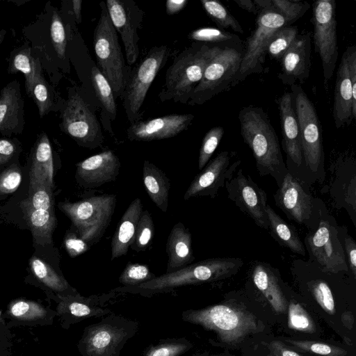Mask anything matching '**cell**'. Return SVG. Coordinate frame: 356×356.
I'll return each mask as SVG.
<instances>
[{"instance_id": "cell-26", "label": "cell", "mask_w": 356, "mask_h": 356, "mask_svg": "<svg viewBox=\"0 0 356 356\" xmlns=\"http://www.w3.org/2000/svg\"><path fill=\"white\" fill-rule=\"evenodd\" d=\"M58 312L72 322H79L86 318L104 316L111 311L104 307V304L108 296H91L83 297L79 293L72 296H60Z\"/></svg>"}, {"instance_id": "cell-52", "label": "cell", "mask_w": 356, "mask_h": 356, "mask_svg": "<svg viewBox=\"0 0 356 356\" xmlns=\"http://www.w3.org/2000/svg\"><path fill=\"white\" fill-rule=\"evenodd\" d=\"M268 349V354L266 356H302L296 351L288 348L280 341H271L266 343Z\"/></svg>"}, {"instance_id": "cell-15", "label": "cell", "mask_w": 356, "mask_h": 356, "mask_svg": "<svg viewBox=\"0 0 356 356\" xmlns=\"http://www.w3.org/2000/svg\"><path fill=\"white\" fill-rule=\"evenodd\" d=\"M228 197L249 217L255 224L268 229V221L266 213L267 205L266 193L261 188L250 175L239 169L225 182Z\"/></svg>"}, {"instance_id": "cell-4", "label": "cell", "mask_w": 356, "mask_h": 356, "mask_svg": "<svg viewBox=\"0 0 356 356\" xmlns=\"http://www.w3.org/2000/svg\"><path fill=\"white\" fill-rule=\"evenodd\" d=\"M183 321L216 333L228 345L240 343L250 334L262 332L264 323L248 310L230 303L217 304L182 312Z\"/></svg>"}, {"instance_id": "cell-38", "label": "cell", "mask_w": 356, "mask_h": 356, "mask_svg": "<svg viewBox=\"0 0 356 356\" xmlns=\"http://www.w3.org/2000/svg\"><path fill=\"white\" fill-rule=\"evenodd\" d=\"M298 35L296 26H285L278 29L271 38L266 54L271 58L280 60Z\"/></svg>"}, {"instance_id": "cell-56", "label": "cell", "mask_w": 356, "mask_h": 356, "mask_svg": "<svg viewBox=\"0 0 356 356\" xmlns=\"http://www.w3.org/2000/svg\"><path fill=\"white\" fill-rule=\"evenodd\" d=\"M188 0H168L165 2V11L168 15L179 13L188 4Z\"/></svg>"}, {"instance_id": "cell-28", "label": "cell", "mask_w": 356, "mask_h": 356, "mask_svg": "<svg viewBox=\"0 0 356 356\" xmlns=\"http://www.w3.org/2000/svg\"><path fill=\"white\" fill-rule=\"evenodd\" d=\"M139 197L129 205L120 220L111 241V260L125 255L133 243L137 225L143 212Z\"/></svg>"}, {"instance_id": "cell-43", "label": "cell", "mask_w": 356, "mask_h": 356, "mask_svg": "<svg viewBox=\"0 0 356 356\" xmlns=\"http://www.w3.org/2000/svg\"><path fill=\"white\" fill-rule=\"evenodd\" d=\"M286 342L300 351L321 356H346V350L334 345L313 341L287 339Z\"/></svg>"}, {"instance_id": "cell-21", "label": "cell", "mask_w": 356, "mask_h": 356, "mask_svg": "<svg viewBox=\"0 0 356 356\" xmlns=\"http://www.w3.org/2000/svg\"><path fill=\"white\" fill-rule=\"evenodd\" d=\"M29 200L23 202L29 224L35 237L49 240L56 227L51 188L38 185L31 188Z\"/></svg>"}, {"instance_id": "cell-46", "label": "cell", "mask_w": 356, "mask_h": 356, "mask_svg": "<svg viewBox=\"0 0 356 356\" xmlns=\"http://www.w3.org/2000/svg\"><path fill=\"white\" fill-rule=\"evenodd\" d=\"M38 108L40 118L47 114L53 106V95L50 86L46 81L42 73L34 82L32 97Z\"/></svg>"}, {"instance_id": "cell-48", "label": "cell", "mask_w": 356, "mask_h": 356, "mask_svg": "<svg viewBox=\"0 0 356 356\" xmlns=\"http://www.w3.org/2000/svg\"><path fill=\"white\" fill-rule=\"evenodd\" d=\"M50 35L52 45L58 57L64 59L67 45L65 31L62 19L56 10L53 11L51 15Z\"/></svg>"}, {"instance_id": "cell-29", "label": "cell", "mask_w": 356, "mask_h": 356, "mask_svg": "<svg viewBox=\"0 0 356 356\" xmlns=\"http://www.w3.org/2000/svg\"><path fill=\"white\" fill-rule=\"evenodd\" d=\"M53 175L54 166L51 144L47 134L42 133L35 144L30 170L31 188L38 185H45L52 188L54 186Z\"/></svg>"}, {"instance_id": "cell-19", "label": "cell", "mask_w": 356, "mask_h": 356, "mask_svg": "<svg viewBox=\"0 0 356 356\" xmlns=\"http://www.w3.org/2000/svg\"><path fill=\"white\" fill-rule=\"evenodd\" d=\"M274 195L275 201L289 219L298 224L306 223L311 218L313 197L302 184L287 172Z\"/></svg>"}, {"instance_id": "cell-60", "label": "cell", "mask_w": 356, "mask_h": 356, "mask_svg": "<svg viewBox=\"0 0 356 356\" xmlns=\"http://www.w3.org/2000/svg\"><path fill=\"white\" fill-rule=\"evenodd\" d=\"M6 33V31L4 30V29H2L1 31H0V44L1 43V42L3 41V38H4V36Z\"/></svg>"}, {"instance_id": "cell-23", "label": "cell", "mask_w": 356, "mask_h": 356, "mask_svg": "<svg viewBox=\"0 0 356 356\" xmlns=\"http://www.w3.org/2000/svg\"><path fill=\"white\" fill-rule=\"evenodd\" d=\"M356 45L344 51L336 76L332 115L337 129L349 126L356 118L353 112V94L350 74V59Z\"/></svg>"}, {"instance_id": "cell-54", "label": "cell", "mask_w": 356, "mask_h": 356, "mask_svg": "<svg viewBox=\"0 0 356 356\" xmlns=\"http://www.w3.org/2000/svg\"><path fill=\"white\" fill-rule=\"evenodd\" d=\"M16 146L13 141L0 138V165L8 162L14 155Z\"/></svg>"}, {"instance_id": "cell-13", "label": "cell", "mask_w": 356, "mask_h": 356, "mask_svg": "<svg viewBox=\"0 0 356 356\" xmlns=\"http://www.w3.org/2000/svg\"><path fill=\"white\" fill-rule=\"evenodd\" d=\"M60 127L80 146L89 149L101 147L104 136L98 120L76 92L69 95L60 112Z\"/></svg>"}, {"instance_id": "cell-45", "label": "cell", "mask_w": 356, "mask_h": 356, "mask_svg": "<svg viewBox=\"0 0 356 356\" xmlns=\"http://www.w3.org/2000/svg\"><path fill=\"white\" fill-rule=\"evenodd\" d=\"M222 127H214L209 129L204 136L200 149L198 157V169L202 170L218 147L224 135Z\"/></svg>"}, {"instance_id": "cell-5", "label": "cell", "mask_w": 356, "mask_h": 356, "mask_svg": "<svg viewBox=\"0 0 356 356\" xmlns=\"http://www.w3.org/2000/svg\"><path fill=\"white\" fill-rule=\"evenodd\" d=\"M99 6L100 16L93 34L97 67L110 83L115 98H122L131 70L126 65L118 35L111 21L105 2L101 1Z\"/></svg>"}, {"instance_id": "cell-35", "label": "cell", "mask_w": 356, "mask_h": 356, "mask_svg": "<svg viewBox=\"0 0 356 356\" xmlns=\"http://www.w3.org/2000/svg\"><path fill=\"white\" fill-rule=\"evenodd\" d=\"M188 38L197 42L211 44L224 48L226 47L243 49L241 40L234 33L215 27H200L188 34Z\"/></svg>"}, {"instance_id": "cell-14", "label": "cell", "mask_w": 356, "mask_h": 356, "mask_svg": "<svg viewBox=\"0 0 356 356\" xmlns=\"http://www.w3.org/2000/svg\"><path fill=\"white\" fill-rule=\"evenodd\" d=\"M104 2L111 21L120 35L129 67L136 63L140 53L138 29L143 22V10L133 0H106Z\"/></svg>"}, {"instance_id": "cell-40", "label": "cell", "mask_w": 356, "mask_h": 356, "mask_svg": "<svg viewBox=\"0 0 356 356\" xmlns=\"http://www.w3.org/2000/svg\"><path fill=\"white\" fill-rule=\"evenodd\" d=\"M154 234V225L147 210L143 211L138 220L131 248L136 252L145 251L151 243Z\"/></svg>"}, {"instance_id": "cell-7", "label": "cell", "mask_w": 356, "mask_h": 356, "mask_svg": "<svg viewBox=\"0 0 356 356\" xmlns=\"http://www.w3.org/2000/svg\"><path fill=\"white\" fill-rule=\"evenodd\" d=\"M116 202L115 195L105 194L75 202H60L58 208L70 219L77 234L91 247L108 227Z\"/></svg>"}, {"instance_id": "cell-1", "label": "cell", "mask_w": 356, "mask_h": 356, "mask_svg": "<svg viewBox=\"0 0 356 356\" xmlns=\"http://www.w3.org/2000/svg\"><path fill=\"white\" fill-rule=\"evenodd\" d=\"M241 134L251 149L261 176L270 175L282 183L288 172L275 131L262 108L248 105L238 113Z\"/></svg>"}, {"instance_id": "cell-12", "label": "cell", "mask_w": 356, "mask_h": 356, "mask_svg": "<svg viewBox=\"0 0 356 356\" xmlns=\"http://www.w3.org/2000/svg\"><path fill=\"white\" fill-rule=\"evenodd\" d=\"M312 8L314 49L321 60L324 85L327 88L339 56L336 2L334 0L316 1Z\"/></svg>"}, {"instance_id": "cell-2", "label": "cell", "mask_w": 356, "mask_h": 356, "mask_svg": "<svg viewBox=\"0 0 356 356\" xmlns=\"http://www.w3.org/2000/svg\"><path fill=\"white\" fill-rule=\"evenodd\" d=\"M243 264V262L240 258L207 259L191 264L177 270L156 276L154 279L137 286L118 287L114 291L138 293L147 297L159 293L168 292L178 287L227 278L236 274Z\"/></svg>"}, {"instance_id": "cell-3", "label": "cell", "mask_w": 356, "mask_h": 356, "mask_svg": "<svg viewBox=\"0 0 356 356\" xmlns=\"http://www.w3.org/2000/svg\"><path fill=\"white\" fill-rule=\"evenodd\" d=\"M222 49L195 42L176 55L165 72L159 95L161 102L187 104L206 67Z\"/></svg>"}, {"instance_id": "cell-8", "label": "cell", "mask_w": 356, "mask_h": 356, "mask_svg": "<svg viewBox=\"0 0 356 356\" xmlns=\"http://www.w3.org/2000/svg\"><path fill=\"white\" fill-rule=\"evenodd\" d=\"M170 50L166 45L155 46L131 70L122 99L129 122L140 120V108L155 77L165 65Z\"/></svg>"}, {"instance_id": "cell-25", "label": "cell", "mask_w": 356, "mask_h": 356, "mask_svg": "<svg viewBox=\"0 0 356 356\" xmlns=\"http://www.w3.org/2000/svg\"><path fill=\"white\" fill-rule=\"evenodd\" d=\"M24 99L19 83L14 80L0 92V133L20 134L24 128Z\"/></svg>"}, {"instance_id": "cell-42", "label": "cell", "mask_w": 356, "mask_h": 356, "mask_svg": "<svg viewBox=\"0 0 356 356\" xmlns=\"http://www.w3.org/2000/svg\"><path fill=\"white\" fill-rule=\"evenodd\" d=\"M272 4L273 8L285 19L288 26L302 17L311 7L309 3L298 0H272Z\"/></svg>"}, {"instance_id": "cell-59", "label": "cell", "mask_w": 356, "mask_h": 356, "mask_svg": "<svg viewBox=\"0 0 356 356\" xmlns=\"http://www.w3.org/2000/svg\"><path fill=\"white\" fill-rule=\"evenodd\" d=\"M341 321L345 327L351 330L354 325V316L351 312H345L341 315Z\"/></svg>"}, {"instance_id": "cell-51", "label": "cell", "mask_w": 356, "mask_h": 356, "mask_svg": "<svg viewBox=\"0 0 356 356\" xmlns=\"http://www.w3.org/2000/svg\"><path fill=\"white\" fill-rule=\"evenodd\" d=\"M65 245L68 254L76 257L86 252L90 246L76 234H70L65 239Z\"/></svg>"}, {"instance_id": "cell-32", "label": "cell", "mask_w": 356, "mask_h": 356, "mask_svg": "<svg viewBox=\"0 0 356 356\" xmlns=\"http://www.w3.org/2000/svg\"><path fill=\"white\" fill-rule=\"evenodd\" d=\"M266 213L268 229L273 237L293 252L305 256V247L295 227L286 223L268 204L266 205Z\"/></svg>"}, {"instance_id": "cell-11", "label": "cell", "mask_w": 356, "mask_h": 356, "mask_svg": "<svg viewBox=\"0 0 356 356\" xmlns=\"http://www.w3.org/2000/svg\"><path fill=\"white\" fill-rule=\"evenodd\" d=\"M285 26H288L285 19L273 8L258 11L255 29L247 40L239 71L232 87L248 76L263 72L268 44L274 33Z\"/></svg>"}, {"instance_id": "cell-31", "label": "cell", "mask_w": 356, "mask_h": 356, "mask_svg": "<svg viewBox=\"0 0 356 356\" xmlns=\"http://www.w3.org/2000/svg\"><path fill=\"white\" fill-rule=\"evenodd\" d=\"M143 182L152 201L163 212L168 208L170 179L154 163L145 160L143 165Z\"/></svg>"}, {"instance_id": "cell-53", "label": "cell", "mask_w": 356, "mask_h": 356, "mask_svg": "<svg viewBox=\"0 0 356 356\" xmlns=\"http://www.w3.org/2000/svg\"><path fill=\"white\" fill-rule=\"evenodd\" d=\"M345 251L348 258L350 270L356 276V243L355 240L350 236H346L344 242Z\"/></svg>"}, {"instance_id": "cell-9", "label": "cell", "mask_w": 356, "mask_h": 356, "mask_svg": "<svg viewBox=\"0 0 356 356\" xmlns=\"http://www.w3.org/2000/svg\"><path fill=\"white\" fill-rule=\"evenodd\" d=\"M243 54V49L222 48L206 67L187 104L202 105L219 93L233 88Z\"/></svg>"}, {"instance_id": "cell-30", "label": "cell", "mask_w": 356, "mask_h": 356, "mask_svg": "<svg viewBox=\"0 0 356 356\" xmlns=\"http://www.w3.org/2000/svg\"><path fill=\"white\" fill-rule=\"evenodd\" d=\"M252 277L254 285L268 300L273 309L277 314L284 313L288 307L287 300L270 266L263 263L255 264Z\"/></svg>"}, {"instance_id": "cell-17", "label": "cell", "mask_w": 356, "mask_h": 356, "mask_svg": "<svg viewBox=\"0 0 356 356\" xmlns=\"http://www.w3.org/2000/svg\"><path fill=\"white\" fill-rule=\"evenodd\" d=\"M235 152L223 151L209 161L197 174L186 191L184 200H188L197 196H209L214 198L220 188L234 174L241 164V160L231 163Z\"/></svg>"}, {"instance_id": "cell-44", "label": "cell", "mask_w": 356, "mask_h": 356, "mask_svg": "<svg viewBox=\"0 0 356 356\" xmlns=\"http://www.w3.org/2000/svg\"><path fill=\"white\" fill-rule=\"evenodd\" d=\"M156 277L143 264L129 262L119 277L123 286H134L148 282Z\"/></svg>"}, {"instance_id": "cell-24", "label": "cell", "mask_w": 356, "mask_h": 356, "mask_svg": "<svg viewBox=\"0 0 356 356\" xmlns=\"http://www.w3.org/2000/svg\"><path fill=\"white\" fill-rule=\"evenodd\" d=\"M276 102L280 117L283 149L287 161L298 167L303 159L300 128L292 92H284Z\"/></svg>"}, {"instance_id": "cell-39", "label": "cell", "mask_w": 356, "mask_h": 356, "mask_svg": "<svg viewBox=\"0 0 356 356\" xmlns=\"http://www.w3.org/2000/svg\"><path fill=\"white\" fill-rule=\"evenodd\" d=\"M192 347L191 342L185 338L168 339L149 347L143 356H179Z\"/></svg>"}, {"instance_id": "cell-49", "label": "cell", "mask_w": 356, "mask_h": 356, "mask_svg": "<svg viewBox=\"0 0 356 356\" xmlns=\"http://www.w3.org/2000/svg\"><path fill=\"white\" fill-rule=\"evenodd\" d=\"M312 294L321 307L327 314L336 312L332 293L328 284L322 280H316L310 286Z\"/></svg>"}, {"instance_id": "cell-61", "label": "cell", "mask_w": 356, "mask_h": 356, "mask_svg": "<svg viewBox=\"0 0 356 356\" xmlns=\"http://www.w3.org/2000/svg\"><path fill=\"white\" fill-rule=\"evenodd\" d=\"M201 356H207V355H201Z\"/></svg>"}, {"instance_id": "cell-57", "label": "cell", "mask_w": 356, "mask_h": 356, "mask_svg": "<svg viewBox=\"0 0 356 356\" xmlns=\"http://www.w3.org/2000/svg\"><path fill=\"white\" fill-rule=\"evenodd\" d=\"M233 1L241 8L257 15L258 11L253 0H233Z\"/></svg>"}, {"instance_id": "cell-6", "label": "cell", "mask_w": 356, "mask_h": 356, "mask_svg": "<svg viewBox=\"0 0 356 356\" xmlns=\"http://www.w3.org/2000/svg\"><path fill=\"white\" fill-rule=\"evenodd\" d=\"M138 330V323L111 312L86 327L78 348L82 356H119Z\"/></svg>"}, {"instance_id": "cell-55", "label": "cell", "mask_w": 356, "mask_h": 356, "mask_svg": "<svg viewBox=\"0 0 356 356\" xmlns=\"http://www.w3.org/2000/svg\"><path fill=\"white\" fill-rule=\"evenodd\" d=\"M350 74L353 94V112L356 118V51H355L350 59Z\"/></svg>"}, {"instance_id": "cell-16", "label": "cell", "mask_w": 356, "mask_h": 356, "mask_svg": "<svg viewBox=\"0 0 356 356\" xmlns=\"http://www.w3.org/2000/svg\"><path fill=\"white\" fill-rule=\"evenodd\" d=\"M312 257L326 273L347 270L344 250L338 237V231L330 221L322 218L318 229L305 238Z\"/></svg>"}, {"instance_id": "cell-50", "label": "cell", "mask_w": 356, "mask_h": 356, "mask_svg": "<svg viewBox=\"0 0 356 356\" xmlns=\"http://www.w3.org/2000/svg\"><path fill=\"white\" fill-rule=\"evenodd\" d=\"M22 175L19 169L11 166L0 175V193H11L15 192L20 185Z\"/></svg>"}, {"instance_id": "cell-10", "label": "cell", "mask_w": 356, "mask_h": 356, "mask_svg": "<svg viewBox=\"0 0 356 356\" xmlns=\"http://www.w3.org/2000/svg\"><path fill=\"white\" fill-rule=\"evenodd\" d=\"M298 121L302 159L313 172L323 170V131L312 102L298 83L291 86Z\"/></svg>"}, {"instance_id": "cell-22", "label": "cell", "mask_w": 356, "mask_h": 356, "mask_svg": "<svg viewBox=\"0 0 356 356\" xmlns=\"http://www.w3.org/2000/svg\"><path fill=\"white\" fill-rule=\"evenodd\" d=\"M311 33L298 35L297 38L280 60L281 70L277 77L284 85L305 83L308 79L312 65Z\"/></svg>"}, {"instance_id": "cell-36", "label": "cell", "mask_w": 356, "mask_h": 356, "mask_svg": "<svg viewBox=\"0 0 356 356\" xmlns=\"http://www.w3.org/2000/svg\"><path fill=\"white\" fill-rule=\"evenodd\" d=\"M90 79L103 111L107 114L109 120H114L117 114V108L115 98L110 83L95 65L91 70Z\"/></svg>"}, {"instance_id": "cell-58", "label": "cell", "mask_w": 356, "mask_h": 356, "mask_svg": "<svg viewBox=\"0 0 356 356\" xmlns=\"http://www.w3.org/2000/svg\"><path fill=\"white\" fill-rule=\"evenodd\" d=\"M72 3L76 22L77 24H80L81 22L82 0H73Z\"/></svg>"}, {"instance_id": "cell-33", "label": "cell", "mask_w": 356, "mask_h": 356, "mask_svg": "<svg viewBox=\"0 0 356 356\" xmlns=\"http://www.w3.org/2000/svg\"><path fill=\"white\" fill-rule=\"evenodd\" d=\"M8 73L20 72L25 76V89L29 97H32V89L38 76L42 73L38 58H35L29 47L15 49L10 54Z\"/></svg>"}, {"instance_id": "cell-27", "label": "cell", "mask_w": 356, "mask_h": 356, "mask_svg": "<svg viewBox=\"0 0 356 356\" xmlns=\"http://www.w3.org/2000/svg\"><path fill=\"white\" fill-rule=\"evenodd\" d=\"M166 252L168 257L166 273L177 270L194 261L192 236L181 222L172 227L167 240Z\"/></svg>"}, {"instance_id": "cell-34", "label": "cell", "mask_w": 356, "mask_h": 356, "mask_svg": "<svg viewBox=\"0 0 356 356\" xmlns=\"http://www.w3.org/2000/svg\"><path fill=\"white\" fill-rule=\"evenodd\" d=\"M31 269L38 280L49 289L61 293V296H72L78 293L70 286L65 279L59 275L52 266L35 256L30 259Z\"/></svg>"}, {"instance_id": "cell-18", "label": "cell", "mask_w": 356, "mask_h": 356, "mask_svg": "<svg viewBox=\"0 0 356 356\" xmlns=\"http://www.w3.org/2000/svg\"><path fill=\"white\" fill-rule=\"evenodd\" d=\"M193 114H170L149 120H138L127 129L131 141H152L172 138L188 129L194 119Z\"/></svg>"}, {"instance_id": "cell-41", "label": "cell", "mask_w": 356, "mask_h": 356, "mask_svg": "<svg viewBox=\"0 0 356 356\" xmlns=\"http://www.w3.org/2000/svg\"><path fill=\"white\" fill-rule=\"evenodd\" d=\"M288 326L305 333H314L316 328L312 318L299 303L291 301L288 306Z\"/></svg>"}, {"instance_id": "cell-37", "label": "cell", "mask_w": 356, "mask_h": 356, "mask_svg": "<svg viewBox=\"0 0 356 356\" xmlns=\"http://www.w3.org/2000/svg\"><path fill=\"white\" fill-rule=\"evenodd\" d=\"M202 8L208 16L218 25L219 29H231L234 31L243 34L242 26L230 12L217 0H201Z\"/></svg>"}, {"instance_id": "cell-20", "label": "cell", "mask_w": 356, "mask_h": 356, "mask_svg": "<svg viewBox=\"0 0 356 356\" xmlns=\"http://www.w3.org/2000/svg\"><path fill=\"white\" fill-rule=\"evenodd\" d=\"M120 167L118 156L108 149L79 162L75 177L81 186L95 188L115 181L120 173Z\"/></svg>"}, {"instance_id": "cell-47", "label": "cell", "mask_w": 356, "mask_h": 356, "mask_svg": "<svg viewBox=\"0 0 356 356\" xmlns=\"http://www.w3.org/2000/svg\"><path fill=\"white\" fill-rule=\"evenodd\" d=\"M10 313L18 319L34 321L44 318L47 312L41 305L34 302L19 300L10 306Z\"/></svg>"}]
</instances>
